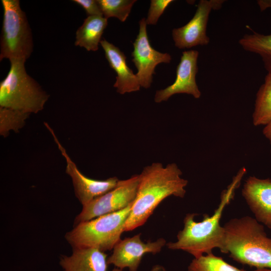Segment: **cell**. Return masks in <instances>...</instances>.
<instances>
[{
	"label": "cell",
	"instance_id": "obj_9",
	"mask_svg": "<svg viewBox=\"0 0 271 271\" xmlns=\"http://www.w3.org/2000/svg\"><path fill=\"white\" fill-rule=\"evenodd\" d=\"M224 2L223 0H200L191 20L185 25L173 30L175 46L186 49L208 45L210 39L206 29L210 14L212 10H219Z\"/></svg>",
	"mask_w": 271,
	"mask_h": 271
},
{
	"label": "cell",
	"instance_id": "obj_11",
	"mask_svg": "<svg viewBox=\"0 0 271 271\" xmlns=\"http://www.w3.org/2000/svg\"><path fill=\"white\" fill-rule=\"evenodd\" d=\"M141 235L140 233L120 239L107 258L108 264H113L122 270L127 267L129 271H137L144 254L159 253L166 245V240L163 238L145 243L141 240Z\"/></svg>",
	"mask_w": 271,
	"mask_h": 271
},
{
	"label": "cell",
	"instance_id": "obj_15",
	"mask_svg": "<svg viewBox=\"0 0 271 271\" xmlns=\"http://www.w3.org/2000/svg\"><path fill=\"white\" fill-rule=\"evenodd\" d=\"M64 271H107V258L95 248H73L72 254L62 255L59 262Z\"/></svg>",
	"mask_w": 271,
	"mask_h": 271
},
{
	"label": "cell",
	"instance_id": "obj_24",
	"mask_svg": "<svg viewBox=\"0 0 271 271\" xmlns=\"http://www.w3.org/2000/svg\"><path fill=\"white\" fill-rule=\"evenodd\" d=\"M262 132L264 137L268 139L270 143L271 152V122L265 125Z\"/></svg>",
	"mask_w": 271,
	"mask_h": 271
},
{
	"label": "cell",
	"instance_id": "obj_2",
	"mask_svg": "<svg viewBox=\"0 0 271 271\" xmlns=\"http://www.w3.org/2000/svg\"><path fill=\"white\" fill-rule=\"evenodd\" d=\"M244 173L241 172L235 177L228 188L223 191L220 202L213 214L203 215L199 222L194 220L196 213H188L183 220V228L177 235V241L166 243L167 247L172 250L186 251L194 258L212 253L213 249L221 250L224 237V228L220 225V220L225 207L234 196V191L239 184Z\"/></svg>",
	"mask_w": 271,
	"mask_h": 271
},
{
	"label": "cell",
	"instance_id": "obj_13",
	"mask_svg": "<svg viewBox=\"0 0 271 271\" xmlns=\"http://www.w3.org/2000/svg\"><path fill=\"white\" fill-rule=\"evenodd\" d=\"M242 195L254 218L271 229V179L249 177L243 185Z\"/></svg>",
	"mask_w": 271,
	"mask_h": 271
},
{
	"label": "cell",
	"instance_id": "obj_12",
	"mask_svg": "<svg viewBox=\"0 0 271 271\" xmlns=\"http://www.w3.org/2000/svg\"><path fill=\"white\" fill-rule=\"evenodd\" d=\"M198 56L199 52L197 50L183 52L176 68L175 81L165 89L156 91L154 98L156 103L167 101L172 95L178 93L190 94L197 99L200 97L201 93L196 81Z\"/></svg>",
	"mask_w": 271,
	"mask_h": 271
},
{
	"label": "cell",
	"instance_id": "obj_17",
	"mask_svg": "<svg viewBox=\"0 0 271 271\" xmlns=\"http://www.w3.org/2000/svg\"><path fill=\"white\" fill-rule=\"evenodd\" d=\"M238 43L244 50L258 55L267 73L271 74V34L253 31L244 35Z\"/></svg>",
	"mask_w": 271,
	"mask_h": 271
},
{
	"label": "cell",
	"instance_id": "obj_18",
	"mask_svg": "<svg viewBox=\"0 0 271 271\" xmlns=\"http://www.w3.org/2000/svg\"><path fill=\"white\" fill-rule=\"evenodd\" d=\"M271 122V74L267 73L256 94L252 122L255 126Z\"/></svg>",
	"mask_w": 271,
	"mask_h": 271
},
{
	"label": "cell",
	"instance_id": "obj_19",
	"mask_svg": "<svg viewBox=\"0 0 271 271\" xmlns=\"http://www.w3.org/2000/svg\"><path fill=\"white\" fill-rule=\"evenodd\" d=\"M187 271H246L226 262L213 253L194 258L189 264Z\"/></svg>",
	"mask_w": 271,
	"mask_h": 271
},
{
	"label": "cell",
	"instance_id": "obj_25",
	"mask_svg": "<svg viewBox=\"0 0 271 271\" xmlns=\"http://www.w3.org/2000/svg\"><path fill=\"white\" fill-rule=\"evenodd\" d=\"M261 11H262L267 8L271 7V1H257Z\"/></svg>",
	"mask_w": 271,
	"mask_h": 271
},
{
	"label": "cell",
	"instance_id": "obj_16",
	"mask_svg": "<svg viewBox=\"0 0 271 271\" xmlns=\"http://www.w3.org/2000/svg\"><path fill=\"white\" fill-rule=\"evenodd\" d=\"M107 26V19L103 16H88L76 32L75 45L96 51Z\"/></svg>",
	"mask_w": 271,
	"mask_h": 271
},
{
	"label": "cell",
	"instance_id": "obj_8",
	"mask_svg": "<svg viewBox=\"0 0 271 271\" xmlns=\"http://www.w3.org/2000/svg\"><path fill=\"white\" fill-rule=\"evenodd\" d=\"M147 25L145 18L140 21L139 32L133 43L131 53V61L138 70L136 75L141 87L145 88L150 87L157 65L162 63H169L172 60L169 54L161 53L152 47L147 32Z\"/></svg>",
	"mask_w": 271,
	"mask_h": 271
},
{
	"label": "cell",
	"instance_id": "obj_21",
	"mask_svg": "<svg viewBox=\"0 0 271 271\" xmlns=\"http://www.w3.org/2000/svg\"><path fill=\"white\" fill-rule=\"evenodd\" d=\"M30 113L0 107V133L6 137L10 130L16 132L22 128Z\"/></svg>",
	"mask_w": 271,
	"mask_h": 271
},
{
	"label": "cell",
	"instance_id": "obj_6",
	"mask_svg": "<svg viewBox=\"0 0 271 271\" xmlns=\"http://www.w3.org/2000/svg\"><path fill=\"white\" fill-rule=\"evenodd\" d=\"M4 10L0 60L26 61L33 50L32 33L19 0H2Z\"/></svg>",
	"mask_w": 271,
	"mask_h": 271
},
{
	"label": "cell",
	"instance_id": "obj_10",
	"mask_svg": "<svg viewBox=\"0 0 271 271\" xmlns=\"http://www.w3.org/2000/svg\"><path fill=\"white\" fill-rule=\"evenodd\" d=\"M45 125L52 134L54 140L66 162V173L71 178L76 197L82 206L115 188L119 180L116 177L104 180L89 178L83 175L67 154L53 130L47 122Z\"/></svg>",
	"mask_w": 271,
	"mask_h": 271
},
{
	"label": "cell",
	"instance_id": "obj_20",
	"mask_svg": "<svg viewBox=\"0 0 271 271\" xmlns=\"http://www.w3.org/2000/svg\"><path fill=\"white\" fill-rule=\"evenodd\" d=\"M103 17H114L124 22L128 17L136 0H97Z\"/></svg>",
	"mask_w": 271,
	"mask_h": 271
},
{
	"label": "cell",
	"instance_id": "obj_26",
	"mask_svg": "<svg viewBox=\"0 0 271 271\" xmlns=\"http://www.w3.org/2000/svg\"><path fill=\"white\" fill-rule=\"evenodd\" d=\"M112 271H122V270L118 268H115L113 269H112ZM152 271H166V270L163 266L159 265H157L154 266L153 267Z\"/></svg>",
	"mask_w": 271,
	"mask_h": 271
},
{
	"label": "cell",
	"instance_id": "obj_23",
	"mask_svg": "<svg viewBox=\"0 0 271 271\" xmlns=\"http://www.w3.org/2000/svg\"><path fill=\"white\" fill-rule=\"evenodd\" d=\"M72 2L81 6L88 16H103L97 0H73Z\"/></svg>",
	"mask_w": 271,
	"mask_h": 271
},
{
	"label": "cell",
	"instance_id": "obj_27",
	"mask_svg": "<svg viewBox=\"0 0 271 271\" xmlns=\"http://www.w3.org/2000/svg\"><path fill=\"white\" fill-rule=\"evenodd\" d=\"M253 271H271L270 268H258L256 269L255 270Z\"/></svg>",
	"mask_w": 271,
	"mask_h": 271
},
{
	"label": "cell",
	"instance_id": "obj_14",
	"mask_svg": "<svg viewBox=\"0 0 271 271\" xmlns=\"http://www.w3.org/2000/svg\"><path fill=\"white\" fill-rule=\"evenodd\" d=\"M110 67L117 76L113 87L124 94L140 90L141 86L136 74L127 65L124 54L116 46L103 39L100 43Z\"/></svg>",
	"mask_w": 271,
	"mask_h": 271
},
{
	"label": "cell",
	"instance_id": "obj_7",
	"mask_svg": "<svg viewBox=\"0 0 271 271\" xmlns=\"http://www.w3.org/2000/svg\"><path fill=\"white\" fill-rule=\"evenodd\" d=\"M138 182L139 175L126 180H119L115 188L82 206L74 219V225L128 206L136 198Z\"/></svg>",
	"mask_w": 271,
	"mask_h": 271
},
{
	"label": "cell",
	"instance_id": "obj_3",
	"mask_svg": "<svg viewBox=\"0 0 271 271\" xmlns=\"http://www.w3.org/2000/svg\"><path fill=\"white\" fill-rule=\"evenodd\" d=\"M223 227L221 252L243 265L271 269V238L262 224L245 216L229 220Z\"/></svg>",
	"mask_w": 271,
	"mask_h": 271
},
{
	"label": "cell",
	"instance_id": "obj_22",
	"mask_svg": "<svg viewBox=\"0 0 271 271\" xmlns=\"http://www.w3.org/2000/svg\"><path fill=\"white\" fill-rule=\"evenodd\" d=\"M174 1L173 0H152L146 19L147 25H155L160 16L165 10Z\"/></svg>",
	"mask_w": 271,
	"mask_h": 271
},
{
	"label": "cell",
	"instance_id": "obj_4",
	"mask_svg": "<svg viewBox=\"0 0 271 271\" xmlns=\"http://www.w3.org/2000/svg\"><path fill=\"white\" fill-rule=\"evenodd\" d=\"M131 204L120 211L74 225L65 235L66 241L72 248L91 247L104 252L113 249L125 231Z\"/></svg>",
	"mask_w": 271,
	"mask_h": 271
},
{
	"label": "cell",
	"instance_id": "obj_1",
	"mask_svg": "<svg viewBox=\"0 0 271 271\" xmlns=\"http://www.w3.org/2000/svg\"><path fill=\"white\" fill-rule=\"evenodd\" d=\"M175 163L164 166L153 163L145 167L139 175L136 198L125 222L124 231L132 230L144 225L157 206L166 198H183L188 180Z\"/></svg>",
	"mask_w": 271,
	"mask_h": 271
},
{
	"label": "cell",
	"instance_id": "obj_5",
	"mask_svg": "<svg viewBox=\"0 0 271 271\" xmlns=\"http://www.w3.org/2000/svg\"><path fill=\"white\" fill-rule=\"evenodd\" d=\"M0 83V107L31 114L42 110L49 95L28 74L25 61L13 60Z\"/></svg>",
	"mask_w": 271,
	"mask_h": 271
}]
</instances>
